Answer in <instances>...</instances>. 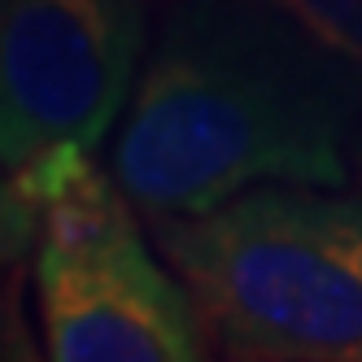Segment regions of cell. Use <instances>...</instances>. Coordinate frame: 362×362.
I'll return each instance as SVG.
<instances>
[{
  "label": "cell",
  "instance_id": "obj_2",
  "mask_svg": "<svg viewBox=\"0 0 362 362\" xmlns=\"http://www.w3.org/2000/svg\"><path fill=\"white\" fill-rule=\"evenodd\" d=\"M158 240L227 354L362 362V197L267 184Z\"/></svg>",
  "mask_w": 362,
  "mask_h": 362
},
{
  "label": "cell",
  "instance_id": "obj_1",
  "mask_svg": "<svg viewBox=\"0 0 362 362\" xmlns=\"http://www.w3.org/2000/svg\"><path fill=\"white\" fill-rule=\"evenodd\" d=\"M358 100L267 0H179L127 96L114 175L153 218L267 184L341 188Z\"/></svg>",
  "mask_w": 362,
  "mask_h": 362
},
{
  "label": "cell",
  "instance_id": "obj_4",
  "mask_svg": "<svg viewBox=\"0 0 362 362\" xmlns=\"http://www.w3.org/2000/svg\"><path fill=\"white\" fill-rule=\"evenodd\" d=\"M148 0H5L0 158L31 162L53 144L96 148L136 88Z\"/></svg>",
  "mask_w": 362,
  "mask_h": 362
},
{
  "label": "cell",
  "instance_id": "obj_5",
  "mask_svg": "<svg viewBox=\"0 0 362 362\" xmlns=\"http://www.w3.org/2000/svg\"><path fill=\"white\" fill-rule=\"evenodd\" d=\"M293 27L315 40L327 62L362 96V0H267Z\"/></svg>",
  "mask_w": 362,
  "mask_h": 362
},
{
  "label": "cell",
  "instance_id": "obj_3",
  "mask_svg": "<svg viewBox=\"0 0 362 362\" xmlns=\"http://www.w3.org/2000/svg\"><path fill=\"white\" fill-rule=\"evenodd\" d=\"M118 175L88 144H53L5 179L9 253L35 240L44 349L57 362L201 358V310L148 253Z\"/></svg>",
  "mask_w": 362,
  "mask_h": 362
}]
</instances>
